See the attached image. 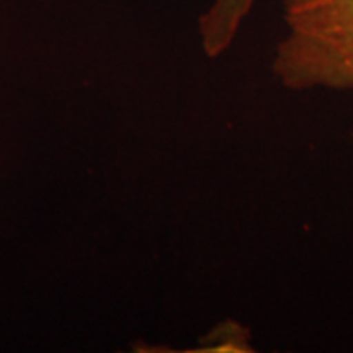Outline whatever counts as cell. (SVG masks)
Returning a JSON list of instances; mask_svg holds the SVG:
<instances>
[{
    "label": "cell",
    "mask_w": 353,
    "mask_h": 353,
    "mask_svg": "<svg viewBox=\"0 0 353 353\" xmlns=\"http://www.w3.org/2000/svg\"><path fill=\"white\" fill-rule=\"evenodd\" d=\"M285 34L273 55L281 87L353 90V0H285Z\"/></svg>",
    "instance_id": "cell-1"
},
{
    "label": "cell",
    "mask_w": 353,
    "mask_h": 353,
    "mask_svg": "<svg viewBox=\"0 0 353 353\" xmlns=\"http://www.w3.org/2000/svg\"><path fill=\"white\" fill-rule=\"evenodd\" d=\"M257 2L259 0H214L199 20L202 51L212 59L226 53Z\"/></svg>",
    "instance_id": "cell-2"
},
{
    "label": "cell",
    "mask_w": 353,
    "mask_h": 353,
    "mask_svg": "<svg viewBox=\"0 0 353 353\" xmlns=\"http://www.w3.org/2000/svg\"><path fill=\"white\" fill-rule=\"evenodd\" d=\"M352 150H353V130H352Z\"/></svg>",
    "instance_id": "cell-3"
}]
</instances>
